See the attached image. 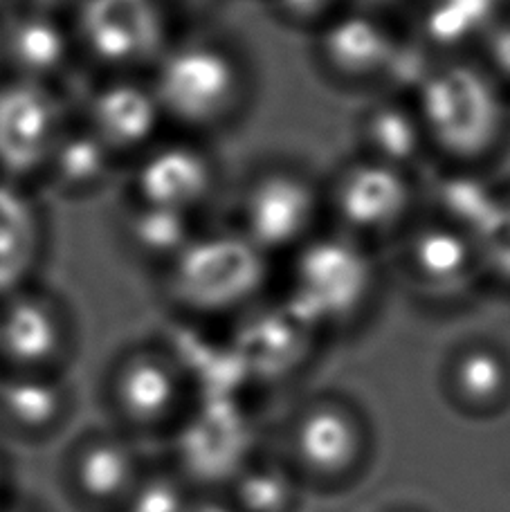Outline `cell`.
Masks as SVG:
<instances>
[{"label": "cell", "mask_w": 510, "mask_h": 512, "mask_svg": "<svg viewBox=\"0 0 510 512\" xmlns=\"http://www.w3.org/2000/svg\"><path fill=\"white\" fill-rule=\"evenodd\" d=\"M239 234H196L165 270L162 292L189 315H218L245 304L261 288L266 259Z\"/></svg>", "instance_id": "cell-1"}, {"label": "cell", "mask_w": 510, "mask_h": 512, "mask_svg": "<svg viewBox=\"0 0 510 512\" xmlns=\"http://www.w3.org/2000/svg\"><path fill=\"white\" fill-rule=\"evenodd\" d=\"M167 124L205 131L223 122L241 97V70L221 45H167L147 72Z\"/></svg>", "instance_id": "cell-2"}, {"label": "cell", "mask_w": 510, "mask_h": 512, "mask_svg": "<svg viewBox=\"0 0 510 512\" xmlns=\"http://www.w3.org/2000/svg\"><path fill=\"white\" fill-rule=\"evenodd\" d=\"M418 120L427 140L441 151L459 160H475L495 146L504 108L486 72L448 66L425 79Z\"/></svg>", "instance_id": "cell-3"}, {"label": "cell", "mask_w": 510, "mask_h": 512, "mask_svg": "<svg viewBox=\"0 0 510 512\" xmlns=\"http://www.w3.org/2000/svg\"><path fill=\"white\" fill-rule=\"evenodd\" d=\"M70 25L79 57L104 75H147L169 45L158 0H81Z\"/></svg>", "instance_id": "cell-4"}, {"label": "cell", "mask_w": 510, "mask_h": 512, "mask_svg": "<svg viewBox=\"0 0 510 512\" xmlns=\"http://www.w3.org/2000/svg\"><path fill=\"white\" fill-rule=\"evenodd\" d=\"M75 319L41 283L0 299V373H63L75 355Z\"/></svg>", "instance_id": "cell-5"}, {"label": "cell", "mask_w": 510, "mask_h": 512, "mask_svg": "<svg viewBox=\"0 0 510 512\" xmlns=\"http://www.w3.org/2000/svg\"><path fill=\"white\" fill-rule=\"evenodd\" d=\"M70 117L61 90L0 75V178L39 187Z\"/></svg>", "instance_id": "cell-6"}, {"label": "cell", "mask_w": 510, "mask_h": 512, "mask_svg": "<svg viewBox=\"0 0 510 512\" xmlns=\"http://www.w3.org/2000/svg\"><path fill=\"white\" fill-rule=\"evenodd\" d=\"M77 117L122 167L162 140L160 131L167 126L149 75L142 72L104 75L86 95Z\"/></svg>", "instance_id": "cell-7"}, {"label": "cell", "mask_w": 510, "mask_h": 512, "mask_svg": "<svg viewBox=\"0 0 510 512\" xmlns=\"http://www.w3.org/2000/svg\"><path fill=\"white\" fill-rule=\"evenodd\" d=\"M371 281L369 259L355 245L342 239L317 241L299 256L290 308L313 326L340 322L358 313Z\"/></svg>", "instance_id": "cell-8"}, {"label": "cell", "mask_w": 510, "mask_h": 512, "mask_svg": "<svg viewBox=\"0 0 510 512\" xmlns=\"http://www.w3.org/2000/svg\"><path fill=\"white\" fill-rule=\"evenodd\" d=\"M185 382L178 362L153 346L124 351L106 380V396L117 420L129 432H158L173 423Z\"/></svg>", "instance_id": "cell-9"}, {"label": "cell", "mask_w": 510, "mask_h": 512, "mask_svg": "<svg viewBox=\"0 0 510 512\" xmlns=\"http://www.w3.org/2000/svg\"><path fill=\"white\" fill-rule=\"evenodd\" d=\"M214 162L198 144L158 140L129 164V200L194 216L212 196Z\"/></svg>", "instance_id": "cell-10"}, {"label": "cell", "mask_w": 510, "mask_h": 512, "mask_svg": "<svg viewBox=\"0 0 510 512\" xmlns=\"http://www.w3.org/2000/svg\"><path fill=\"white\" fill-rule=\"evenodd\" d=\"M81 61L75 32L66 18L45 16L9 5L0 18L3 77L57 88Z\"/></svg>", "instance_id": "cell-11"}, {"label": "cell", "mask_w": 510, "mask_h": 512, "mask_svg": "<svg viewBox=\"0 0 510 512\" xmlns=\"http://www.w3.org/2000/svg\"><path fill=\"white\" fill-rule=\"evenodd\" d=\"M144 463L129 438L95 432L81 438L66 459L70 495L90 512H120L142 481Z\"/></svg>", "instance_id": "cell-12"}, {"label": "cell", "mask_w": 510, "mask_h": 512, "mask_svg": "<svg viewBox=\"0 0 510 512\" xmlns=\"http://www.w3.org/2000/svg\"><path fill=\"white\" fill-rule=\"evenodd\" d=\"M48 239L41 191L0 178V299L39 283Z\"/></svg>", "instance_id": "cell-13"}, {"label": "cell", "mask_w": 510, "mask_h": 512, "mask_svg": "<svg viewBox=\"0 0 510 512\" xmlns=\"http://www.w3.org/2000/svg\"><path fill=\"white\" fill-rule=\"evenodd\" d=\"M315 194L290 173H270L250 187L241 209V234L263 254L304 239L315 218Z\"/></svg>", "instance_id": "cell-14"}, {"label": "cell", "mask_w": 510, "mask_h": 512, "mask_svg": "<svg viewBox=\"0 0 510 512\" xmlns=\"http://www.w3.org/2000/svg\"><path fill=\"white\" fill-rule=\"evenodd\" d=\"M120 167L122 164L97 140L93 131L79 117H70L54 144L36 189L66 203H84L102 196L113 185Z\"/></svg>", "instance_id": "cell-15"}, {"label": "cell", "mask_w": 510, "mask_h": 512, "mask_svg": "<svg viewBox=\"0 0 510 512\" xmlns=\"http://www.w3.org/2000/svg\"><path fill=\"white\" fill-rule=\"evenodd\" d=\"M335 207L351 230L385 232L409 209V185L403 171L389 164L376 160L353 164L335 189Z\"/></svg>", "instance_id": "cell-16"}, {"label": "cell", "mask_w": 510, "mask_h": 512, "mask_svg": "<svg viewBox=\"0 0 510 512\" xmlns=\"http://www.w3.org/2000/svg\"><path fill=\"white\" fill-rule=\"evenodd\" d=\"M72 391L63 373H0V425L43 441L70 416Z\"/></svg>", "instance_id": "cell-17"}, {"label": "cell", "mask_w": 510, "mask_h": 512, "mask_svg": "<svg viewBox=\"0 0 510 512\" xmlns=\"http://www.w3.org/2000/svg\"><path fill=\"white\" fill-rule=\"evenodd\" d=\"M196 234L194 216L133 200L126 203L120 218V236L126 252L156 272L165 270Z\"/></svg>", "instance_id": "cell-18"}, {"label": "cell", "mask_w": 510, "mask_h": 512, "mask_svg": "<svg viewBox=\"0 0 510 512\" xmlns=\"http://www.w3.org/2000/svg\"><path fill=\"white\" fill-rule=\"evenodd\" d=\"M299 459L317 474L344 472L360 450V434L353 420L340 409L320 407L306 414L295 438Z\"/></svg>", "instance_id": "cell-19"}, {"label": "cell", "mask_w": 510, "mask_h": 512, "mask_svg": "<svg viewBox=\"0 0 510 512\" xmlns=\"http://www.w3.org/2000/svg\"><path fill=\"white\" fill-rule=\"evenodd\" d=\"M475 259V245L448 227L425 230L412 243V263L416 274L439 288L457 286L466 279Z\"/></svg>", "instance_id": "cell-20"}, {"label": "cell", "mask_w": 510, "mask_h": 512, "mask_svg": "<svg viewBox=\"0 0 510 512\" xmlns=\"http://www.w3.org/2000/svg\"><path fill=\"white\" fill-rule=\"evenodd\" d=\"M326 57L338 70L364 75L378 70L389 57V36L380 25L364 18L335 23L324 39Z\"/></svg>", "instance_id": "cell-21"}, {"label": "cell", "mask_w": 510, "mask_h": 512, "mask_svg": "<svg viewBox=\"0 0 510 512\" xmlns=\"http://www.w3.org/2000/svg\"><path fill=\"white\" fill-rule=\"evenodd\" d=\"M423 137L421 120L407 115L405 111H398V108H382L367 122V140L376 151V162L396 169L403 167L409 158H414Z\"/></svg>", "instance_id": "cell-22"}, {"label": "cell", "mask_w": 510, "mask_h": 512, "mask_svg": "<svg viewBox=\"0 0 510 512\" xmlns=\"http://www.w3.org/2000/svg\"><path fill=\"white\" fill-rule=\"evenodd\" d=\"M454 389L472 405H490L508 384V369L495 351L472 349L454 364Z\"/></svg>", "instance_id": "cell-23"}, {"label": "cell", "mask_w": 510, "mask_h": 512, "mask_svg": "<svg viewBox=\"0 0 510 512\" xmlns=\"http://www.w3.org/2000/svg\"><path fill=\"white\" fill-rule=\"evenodd\" d=\"M189 504L185 488L173 474L147 470L120 512H187Z\"/></svg>", "instance_id": "cell-24"}, {"label": "cell", "mask_w": 510, "mask_h": 512, "mask_svg": "<svg viewBox=\"0 0 510 512\" xmlns=\"http://www.w3.org/2000/svg\"><path fill=\"white\" fill-rule=\"evenodd\" d=\"M236 497L243 512H279L286 506L288 483L275 470L250 472L241 479Z\"/></svg>", "instance_id": "cell-25"}, {"label": "cell", "mask_w": 510, "mask_h": 512, "mask_svg": "<svg viewBox=\"0 0 510 512\" xmlns=\"http://www.w3.org/2000/svg\"><path fill=\"white\" fill-rule=\"evenodd\" d=\"M479 248L490 263L510 279V207L499 205L490 221L479 230Z\"/></svg>", "instance_id": "cell-26"}, {"label": "cell", "mask_w": 510, "mask_h": 512, "mask_svg": "<svg viewBox=\"0 0 510 512\" xmlns=\"http://www.w3.org/2000/svg\"><path fill=\"white\" fill-rule=\"evenodd\" d=\"M9 5L18 9H27V12L57 16L72 21V16L81 5V0H9Z\"/></svg>", "instance_id": "cell-27"}, {"label": "cell", "mask_w": 510, "mask_h": 512, "mask_svg": "<svg viewBox=\"0 0 510 512\" xmlns=\"http://www.w3.org/2000/svg\"><path fill=\"white\" fill-rule=\"evenodd\" d=\"M488 57L495 72L510 81V23L499 25L488 41Z\"/></svg>", "instance_id": "cell-28"}, {"label": "cell", "mask_w": 510, "mask_h": 512, "mask_svg": "<svg viewBox=\"0 0 510 512\" xmlns=\"http://www.w3.org/2000/svg\"><path fill=\"white\" fill-rule=\"evenodd\" d=\"M187 512H239L225 504H218V501H191Z\"/></svg>", "instance_id": "cell-29"}, {"label": "cell", "mask_w": 510, "mask_h": 512, "mask_svg": "<svg viewBox=\"0 0 510 512\" xmlns=\"http://www.w3.org/2000/svg\"><path fill=\"white\" fill-rule=\"evenodd\" d=\"M203 3H207V0H158V5L162 7V12H165V14H167L169 7L185 9V7H198V5H203Z\"/></svg>", "instance_id": "cell-30"}, {"label": "cell", "mask_w": 510, "mask_h": 512, "mask_svg": "<svg viewBox=\"0 0 510 512\" xmlns=\"http://www.w3.org/2000/svg\"><path fill=\"white\" fill-rule=\"evenodd\" d=\"M0 512H36L32 506L23 504V501H12L7 499L3 506H0Z\"/></svg>", "instance_id": "cell-31"}, {"label": "cell", "mask_w": 510, "mask_h": 512, "mask_svg": "<svg viewBox=\"0 0 510 512\" xmlns=\"http://www.w3.org/2000/svg\"><path fill=\"white\" fill-rule=\"evenodd\" d=\"M7 9H9V0H0V18L5 16Z\"/></svg>", "instance_id": "cell-32"}]
</instances>
